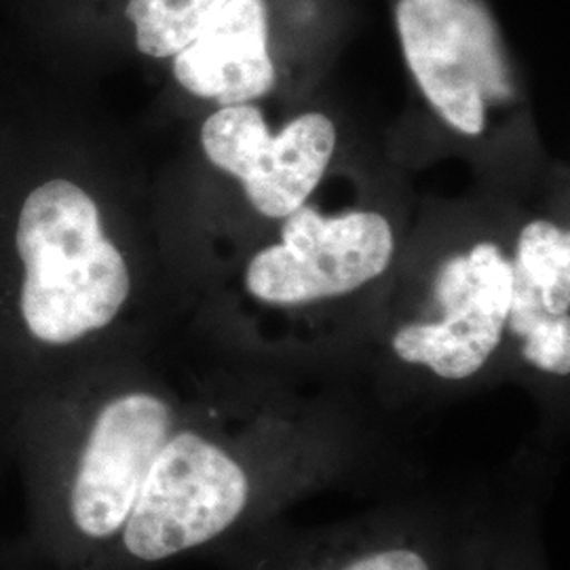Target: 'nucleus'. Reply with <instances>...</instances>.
<instances>
[{"label":"nucleus","instance_id":"nucleus-6","mask_svg":"<svg viewBox=\"0 0 570 570\" xmlns=\"http://www.w3.org/2000/svg\"><path fill=\"white\" fill-rule=\"evenodd\" d=\"M336 144V125L324 112L298 115L271 134L254 104L220 106L202 127L209 164L242 183L249 205L271 220H284L308 204Z\"/></svg>","mask_w":570,"mask_h":570},{"label":"nucleus","instance_id":"nucleus-5","mask_svg":"<svg viewBox=\"0 0 570 570\" xmlns=\"http://www.w3.org/2000/svg\"><path fill=\"white\" fill-rule=\"evenodd\" d=\"M395 235L372 209L326 216L305 204L284 218L277 244L245 266V294L271 311L289 313L341 301L387 273Z\"/></svg>","mask_w":570,"mask_h":570},{"label":"nucleus","instance_id":"nucleus-9","mask_svg":"<svg viewBox=\"0 0 570 570\" xmlns=\"http://www.w3.org/2000/svg\"><path fill=\"white\" fill-rule=\"evenodd\" d=\"M0 570H13L11 567V541L0 537Z\"/></svg>","mask_w":570,"mask_h":570},{"label":"nucleus","instance_id":"nucleus-7","mask_svg":"<svg viewBox=\"0 0 570 570\" xmlns=\"http://www.w3.org/2000/svg\"><path fill=\"white\" fill-rule=\"evenodd\" d=\"M508 343L553 381L570 374V233L548 218L522 226L511 258Z\"/></svg>","mask_w":570,"mask_h":570},{"label":"nucleus","instance_id":"nucleus-4","mask_svg":"<svg viewBox=\"0 0 570 570\" xmlns=\"http://www.w3.org/2000/svg\"><path fill=\"white\" fill-rule=\"evenodd\" d=\"M511 258L492 242L456 252L438 268L429 303L393 327L391 355L440 383L480 376L508 343Z\"/></svg>","mask_w":570,"mask_h":570},{"label":"nucleus","instance_id":"nucleus-1","mask_svg":"<svg viewBox=\"0 0 570 570\" xmlns=\"http://www.w3.org/2000/svg\"><path fill=\"white\" fill-rule=\"evenodd\" d=\"M193 406L131 381L91 395L45 393L23 407L2 450L26 487L13 570H102L159 450Z\"/></svg>","mask_w":570,"mask_h":570},{"label":"nucleus","instance_id":"nucleus-2","mask_svg":"<svg viewBox=\"0 0 570 570\" xmlns=\"http://www.w3.org/2000/svg\"><path fill=\"white\" fill-rule=\"evenodd\" d=\"M279 414L195 404L144 480L102 570H153L214 550L327 469L330 449Z\"/></svg>","mask_w":570,"mask_h":570},{"label":"nucleus","instance_id":"nucleus-8","mask_svg":"<svg viewBox=\"0 0 570 570\" xmlns=\"http://www.w3.org/2000/svg\"><path fill=\"white\" fill-rule=\"evenodd\" d=\"M285 570H449V562L419 527L372 522L313 541Z\"/></svg>","mask_w":570,"mask_h":570},{"label":"nucleus","instance_id":"nucleus-3","mask_svg":"<svg viewBox=\"0 0 570 570\" xmlns=\"http://www.w3.org/2000/svg\"><path fill=\"white\" fill-rule=\"evenodd\" d=\"M16 245L23 265L16 324L32 353L75 351L121 320L131 273L79 184L53 178L30 190Z\"/></svg>","mask_w":570,"mask_h":570}]
</instances>
